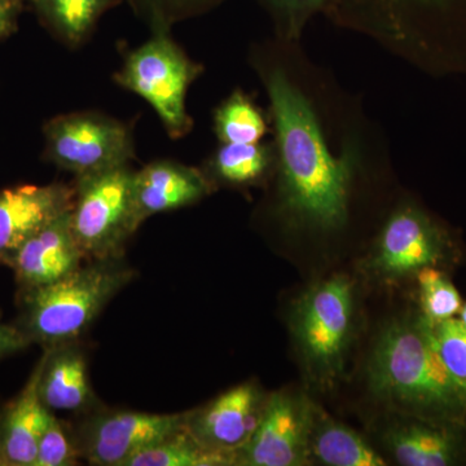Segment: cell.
Returning a JSON list of instances; mask_svg holds the SVG:
<instances>
[{"label":"cell","instance_id":"1","mask_svg":"<svg viewBox=\"0 0 466 466\" xmlns=\"http://www.w3.org/2000/svg\"><path fill=\"white\" fill-rule=\"evenodd\" d=\"M263 79L276 135L280 210L299 226L341 228L360 168V148L351 143L334 155L317 109L283 67H271Z\"/></svg>","mask_w":466,"mask_h":466},{"label":"cell","instance_id":"2","mask_svg":"<svg viewBox=\"0 0 466 466\" xmlns=\"http://www.w3.org/2000/svg\"><path fill=\"white\" fill-rule=\"evenodd\" d=\"M367 377L370 391L392 412L466 421V386L444 366L431 323L419 309L390 321L380 332Z\"/></svg>","mask_w":466,"mask_h":466},{"label":"cell","instance_id":"3","mask_svg":"<svg viewBox=\"0 0 466 466\" xmlns=\"http://www.w3.org/2000/svg\"><path fill=\"white\" fill-rule=\"evenodd\" d=\"M137 272L124 257L92 259L56 283L18 291L17 327L43 349L81 339Z\"/></svg>","mask_w":466,"mask_h":466},{"label":"cell","instance_id":"4","mask_svg":"<svg viewBox=\"0 0 466 466\" xmlns=\"http://www.w3.org/2000/svg\"><path fill=\"white\" fill-rule=\"evenodd\" d=\"M354 320V287L343 275L314 285L294 303L291 332L303 366L318 385L329 388L342 376Z\"/></svg>","mask_w":466,"mask_h":466},{"label":"cell","instance_id":"5","mask_svg":"<svg viewBox=\"0 0 466 466\" xmlns=\"http://www.w3.org/2000/svg\"><path fill=\"white\" fill-rule=\"evenodd\" d=\"M201 70L171 39L168 27L157 25L153 26L149 41L126 56L115 79L126 90L148 101L167 134L179 139L192 127L187 92Z\"/></svg>","mask_w":466,"mask_h":466},{"label":"cell","instance_id":"6","mask_svg":"<svg viewBox=\"0 0 466 466\" xmlns=\"http://www.w3.org/2000/svg\"><path fill=\"white\" fill-rule=\"evenodd\" d=\"M134 171L122 167L76 177L70 223L87 259L124 257L137 231L133 202Z\"/></svg>","mask_w":466,"mask_h":466},{"label":"cell","instance_id":"7","mask_svg":"<svg viewBox=\"0 0 466 466\" xmlns=\"http://www.w3.org/2000/svg\"><path fill=\"white\" fill-rule=\"evenodd\" d=\"M460 259L458 241L446 226L416 205L391 214L366 260L368 271L394 281L415 276L425 267L449 269Z\"/></svg>","mask_w":466,"mask_h":466},{"label":"cell","instance_id":"8","mask_svg":"<svg viewBox=\"0 0 466 466\" xmlns=\"http://www.w3.org/2000/svg\"><path fill=\"white\" fill-rule=\"evenodd\" d=\"M45 158L76 177L127 167L135 157L128 127L95 112L55 116L43 128Z\"/></svg>","mask_w":466,"mask_h":466},{"label":"cell","instance_id":"9","mask_svg":"<svg viewBox=\"0 0 466 466\" xmlns=\"http://www.w3.org/2000/svg\"><path fill=\"white\" fill-rule=\"evenodd\" d=\"M188 412L146 413L97 408L82 415L75 433L90 465L126 466L128 460L186 426Z\"/></svg>","mask_w":466,"mask_h":466},{"label":"cell","instance_id":"10","mask_svg":"<svg viewBox=\"0 0 466 466\" xmlns=\"http://www.w3.org/2000/svg\"><path fill=\"white\" fill-rule=\"evenodd\" d=\"M314 404L299 392L268 395L258 428L236 451L238 466H302L309 460Z\"/></svg>","mask_w":466,"mask_h":466},{"label":"cell","instance_id":"11","mask_svg":"<svg viewBox=\"0 0 466 466\" xmlns=\"http://www.w3.org/2000/svg\"><path fill=\"white\" fill-rule=\"evenodd\" d=\"M381 438L383 446L400 465H466V421H441L392 412L386 419Z\"/></svg>","mask_w":466,"mask_h":466},{"label":"cell","instance_id":"12","mask_svg":"<svg viewBox=\"0 0 466 466\" xmlns=\"http://www.w3.org/2000/svg\"><path fill=\"white\" fill-rule=\"evenodd\" d=\"M267 400L268 395L256 382L241 383L204 407L188 410L186 429L205 446L235 453L258 428Z\"/></svg>","mask_w":466,"mask_h":466},{"label":"cell","instance_id":"13","mask_svg":"<svg viewBox=\"0 0 466 466\" xmlns=\"http://www.w3.org/2000/svg\"><path fill=\"white\" fill-rule=\"evenodd\" d=\"M73 200L75 187L66 184H23L0 189V265L8 266L21 245L69 210Z\"/></svg>","mask_w":466,"mask_h":466},{"label":"cell","instance_id":"14","mask_svg":"<svg viewBox=\"0 0 466 466\" xmlns=\"http://www.w3.org/2000/svg\"><path fill=\"white\" fill-rule=\"evenodd\" d=\"M70 208L34 233L9 260L18 291L56 283L87 259L73 232Z\"/></svg>","mask_w":466,"mask_h":466},{"label":"cell","instance_id":"15","mask_svg":"<svg viewBox=\"0 0 466 466\" xmlns=\"http://www.w3.org/2000/svg\"><path fill=\"white\" fill-rule=\"evenodd\" d=\"M214 188L205 171L198 168L167 159L150 162L134 171L135 222L140 227L150 217L196 204Z\"/></svg>","mask_w":466,"mask_h":466},{"label":"cell","instance_id":"16","mask_svg":"<svg viewBox=\"0 0 466 466\" xmlns=\"http://www.w3.org/2000/svg\"><path fill=\"white\" fill-rule=\"evenodd\" d=\"M39 395L52 412L86 415L101 407L88 376L81 339L43 349Z\"/></svg>","mask_w":466,"mask_h":466},{"label":"cell","instance_id":"17","mask_svg":"<svg viewBox=\"0 0 466 466\" xmlns=\"http://www.w3.org/2000/svg\"><path fill=\"white\" fill-rule=\"evenodd\" d=\"M42 358L16 398L0 410V466H34L52 410L39 395Z\"/></svg>","mask_w":466,"mask_h":466},{"label":"cell","instance_id":"18","mask_svg":"<svg viewBox=\"0 0 466 466\" xmlns=\"http://www.w3.org/2000/svg\"><path fill=\"white\" fill-rule=\"evenodd\" d=\"M309 460L328 466H382L385 459L358 433L315 406L309 431Z\"/></svg>","mask_w":466,"mask_h":466},{"label":"cell","instance_id":"19","mask_svg":"<svg viewBox=\"0 0 466 466\" xmlns=\"http://www.w3.org/2000/svg\"><path fill=\"white\" fill-rule=\"evenodd\" d=\"M275 144L222 143L208 162V179L232 188L259 186L276 170Z\"/></svg>","mask_w":466,"mask_h":466},{"label":"cell","instance_id":"20","mask_svg":"<svg viewBox=\"0 0 466 466\" xmlns=\"http://www.w3.org/2000/svg\"><path fill=\"white\" fill-rule=\"evenodd\" d=\"M122 0H26L39 21L61 41L78 46L97 21Z\"/></svg>","mask_w":466,"mask_h":466},{"label":"cell","instance_id":"21","mask_svg":"<svg viewBox=\"0 0 466 466\" xmlns=\"http://www.w3.org/2000/svg\"><path fill=\"white\" fill-rule=\"evenodd\" d=\"M236 465L233 452L210 449L188 431L186 426L155 446L137 453L126 466H232Z\"/></svg>","mask_w":466,"mask_h":466},{"label":"cell","instance_id":"22","mask_svg":"<svg viewBox=\"0 0 466 466\" xmlns=\"http://www.w3.org/2000/svg\"><path fill=\"white\" fill-rule=\"evenodd\" d=\"M214 128L220 143H259L268 133V121L247 94L236 90L218 106Z\"/></svg>","mask_w":466,"mask_h":466},{"label":"cell","instance_id":"23","mask_svg":"<svg viewBox=\"0 0 466 466\" xmlns=\"http://www.w3.org/2000/svg\"><path fill=\"white\" fill-rule=\"evenodd\" d=\"M419 290V311L431 324L458 318L462 308L459 290L446 269L425 267L415 275Z\"/></svg>","mask_w":466,"mask_h":466},{"label":"cell","instance_id":"24","mask_svg":"<svg viewBox=\"0 0 466 466\" xmlns=\"http://www.w3.org/2000/svg\"><path fill=\"white\" fill-rule=\"evenodd\" d=\"M81 460L75 428L51 412L39 440L34 466H75Z\"/></svg>","mask_w":466,"mask_h":466},{"label":"cell","instance_id":"25","mask_svg":"<svg viewBox=\"0 0 466 466\" xmlns=\"http://www.w3.org/2000/svg\"><path fill=\"white\" fill-rule=\"evenodd\" d=\"M285 38H297L315 15L332 11L337 0H258Z\"/></svg>","mask_w":466,"mask_h":466},{"label":"cell","instance_id":"26","mask_svg":"<svg viewBox=\"0 0 466 466\" xmlns=\"http://www.w3.org/2000/svg\"><path fill=\"white\" fill-rule=\"evenodd\" d=\"M438 354L451 375L466 386V327L458 318L431 324Z\"/></svg>","mask_w":466,"mask_h":466},{"label":"cell","instance_id":"27","mask_svg":"<svg viewBox=\"0 0 466 466\" xmlns=\"http://www.w3.org/2000/svg\"><path fill=\"white\" fill-rule=\"evenodd\" d=\"M223 0H130L137 14L152 26H170L175 21L204 14Z\"/></svg>","mask_w":466,"mask_h":466},{"label":"cell","instance_id":"28","mask_svg":"<svg viewBox=\"0 0 466 466\" xmlns=\"http://www.w3.org/2000/svg\"><path fill=\"white\" fill-rule=\"evenodd\" d=\"M25 7L26 0H0V41L17 32Z\"/></svg>","mask_w":466,"mask_h":466},{"label":"cell","instance_id":"29","mask_svg":"<svg viewBox=\"0 0 466 466\" xmlns=\"http://www.w3.org/2000/svg\"><path fill=\"white\" fill-rule=\"evenodd\" d=\"M32 345L17 325L0 323V358L15 354Z\"/></svg>","mask_w":466,"mask_h":466},{"label":"cell","instance_id":"30","mask_svg":"<svg viewBox=\"0 0 466 466\" xmlns=\"http://www.w3.org/2000/svg\"><path fill=\"white\" fill-rule=\"evenodd\" d=\"M458 319L466 327V303H462V308L460 309Z\"/></svg>","mask_w":466,"mask_h":466},{"label":"cell","instance_id":"31","mask_svg":"<svg viewBox=\"0 0 466 466\" xmlns=\"http://www.w3.org/2000/svg\"><path fill=\"white\" fill-rule=\"evenodd\" d=\"M417 2L429 3V5H444V3L452 2V0H417Z\"/></svg>","mask_w":466,"mask_h":466}]
</instances>
